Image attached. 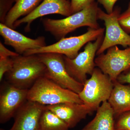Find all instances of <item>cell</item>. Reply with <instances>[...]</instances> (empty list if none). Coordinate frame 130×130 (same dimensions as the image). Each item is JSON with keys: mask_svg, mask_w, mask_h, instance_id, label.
Wrapping results in <instances>:
<instances>
[{"mask_svg": "<svg viewBox=\"0 0 130 130\" xmlns=\"http://www.w3.org/2000/svg\"><path fill=\"white\" fill-rule=\"evenodd\" d=\"M15 0H0V21L5 24L6 17L13 6Z\"/></svg>", "mask_w": 130, "mask_h": 130, "instance_id": "20", "label": "cell"}, {"mask_svg": "<svg viewBox=\"0 0 130 130\" xmlns=\"http://www.w3.org/2000/svg\"><path fill=\"white\" fill-rule=\"evenodd\" d=\"M105 28L95 29L88 28L86 32L77 36L63 38L57 42L36 49L28 50L23 55L43 53H56L64 55L70 59L76 58L81 48L89 42L95 41L104 34Z\"/></svg>", "mask_w": 130, "mask_h": 130, "instance_id": "4", "label": "cell"}, {"mask_svg": "<svg viewBox=\"0 0 130 130\" xmlns=\"http://www.w3.org/2000/svg\"><path fill=\"white\" fill-rule=\"evenodd\" d=\"M5 130L3 129H1V130Z\"/></svg>", "mask_w": 130, "mask_h": 130, "instance_id": "27", "label": "cell"}, {"mask_svg": "<svg viewBox=\"0 0 130 130\" xmlns=\"http://www.w3.org/2000/svg\"><path fill=\"white\" fill-rule=\"evenodd\" d=\"M43 1L16 0L15 4L8 13L4 24L9 28L14 29L13 25L19 18L30 13Z\"/></svg>", "mask_w": 130, "mask_h": 130, "instance_id": "17", "label": "cell"}, {"mask_svg": "<svg viewBox=\"0 0 130 130\" xmlns=\"http://www.w3.org/2000/svg\"><path fill=\"white\" fill-rule=\"evenodd\" d=\"M116 119L115 129L130 130V111L122 114Z\"/></svg>", "mask_w": 130, "mask_h": 130, "instance_id": "19", "label": "cell"}, {"mask_svg": "<svg viewBox=\"0 0 130 130\" xmlns=\"http://www.w3.org/2000/svg\"><path fill=\"white\" fill-rule=\"evenodd\" d=\"M117 81L120 83L128 84L130 85V71L120 74L118 77Z\"/></svg>", "mask_w": 130, "mask_h": 130, "instance_id": "26", "label": "cell"}, {"mask_svg": "<svg viewBox=\"0 0 130 130\" xmlns=\"http://www.w3.org/2000/svg\"><path fill=\"white\" fill-rule=\"evenodd\" d=\"M46 106L27 100L14 116L9 130H39L40 118Z\"/></svg>", "mask_w": 130, "mask_h": 130, "instance_id": "13", "label": "cell"}, {"mask_svg": "<svg viewBox=\"0 0 130 130\" xmlns=\"http://www.w3.org/2000/svg\"><path fill=\"white\" fill-rule=\"evenodd\" d=\"M69 129L66 123L46 106L40 118L39 130H68Z\"/></svg>", "mask_w": 130, "mask_h": 130, "instance_id": "18", "label": "cell"}, {"mask_svg": "<svg viewBox=\"0 0 130 130\" xmlns=\"http://www.w3.org/2000/svg\"><path fill=\"white\" fill-rule=\"evenodd\" d=\"M11 70L6 74L7 83L21 89H29L36 81L44 76L46 68L37 55L11 57Z\"/></svg>", "mask_w": 130, "mask_h": 130, "instance_id": "2", "label": "cell"}, {"mask_svg": "<svg viewBox=\"0 0 130 130\" xmlns=\"http://www.w3.org/2000/svg\"><path fill=\"white\" fill-rule=\"evenodd\" d=\"M118 20L123 30L128 34L130 33V2L127 9L120 14Z\"/></svg>", "mask_w": 130, "mask_h": 130, "instance_id": "21", "label": "cell"}, {"mask_svg": "<svg viewBox=\"0 0 130 130\" xmlns=\"http://www.w3.org/2000/svg\"><path fill=\"white\" fill-rule=\"evenodd\" d=\"M104 37L103 34L95 41L89 42L85 45L84 51L74 59H70L64 55L67 72L73 79L83 85L88 79L87 75H91L95 68V57Z\"/></svg>", "mask_w": 130, "mask_h": 130, "instance_id": "6", "label": "cell"}, {"mask_svg": "<svg viewBox=\"0 0 130 130\" xmlns=\"http://www.w3.org/2000/svg\"><path fill=\"white\" fill-rule=\"evenodd\" d=\"M103 6L107 13L110 14L113 12L114 6L118 0H97Z\"/></svg>", "mask_w": 130, "mask_h": 130, "instance_id": "24", "label": "cell"}, {"mask_svg": "<svg viewBox=\"0 0 130 130\" xmlns=\"http://www.w3.org/2000/svg\"><path fill=\"white\" fill-rule=\"evenodd\" d=\"M12 66L11 57L0 58V81H2L3 76L11 70Z\"/></svg>", "mask_w": 130, "mask_h": 130, "instance_id": "23", "label": "cell"}, {"mask_svg": "<svg viewBox=\"0 0 130 130\" xmlns=\"http://www.w3.org/2000/svg\"><path fill=\"white\" fill-rule=\"evenodd\" d=\"M28 90L19 88L8 83L3 86L0 94V122L6 123L27 101Z\"/></svg>", "mask_w": 130, "mask_h": 130, "instance_id": "10", "label": "cell"}, {"mask_svg": "<svg viewBox=\"0 0 130 130\" xmlns=\"http://www.w3.org/2000/svg\"><path fill=\"white\" fill-rule=\"evenodd\" d=\"M68 1H70V0H68Z\"/></svg>", "mask_w": 130, "mask_h": 130, "instance_id": "30", "label": "cell"}, {"mask_svg": "<svg viewBox=\"0 0 130 130\" xmlns=\"http://www.w3.org/2000/svg\"><path fill=\"white\" fill-rule=\"evenodd\" d=\"M108 102L113 110L115 119L130 111V85H125L118 81L113 82V88Z\"/></svg>", "mask_w": 130, "mask_h": 130, "instance_id": "15", "label": "cell"}, {"mask_svg": "<svg viewBox=\"0 0 130 130\" xmlns=\"http://www.w3.org/2000/svg\"><path fill=\"white\" fill-rule=\"evenodd\" d=\"M0 34L4 39L5 44L12 47L15 52L20 55H23L28 50L46 46L44 37L32 39L1 23Z\"/></svg>", "mask_w": 130, "mask_h": 130, "instance_id": "12", "label": "cell"}, {"mask_svg": "<svg viewBox=\"0 0 130 130\" xmlns=\"http://www.w3.org/2000/svg\"><path fill=\"white\" fill-rule=\"evenodd\" d=\"M16 1V0H15V1Z\"/></svg>", "mask_w": 130, "mask_h": 130, "instance_id": "29", "label": "cell"}, {"mask_svg": "<svg viewBox=\"0 0 130 130\" xmlns=\"http://www.w3.org/2000/svg\"><path fill=\"white\" fill-rule=\"evenodd\" d=\"M19 54L8 50L0 42V58H9L19 56Z\"/></svg>", "mask_w": 130, "mask_h": 130, "instance_id": "25", "label": "cell"}, {"mask_svg": "<svg viewBox=\"0 0 130 130\" xmlns=\"http://www.w3.org/2000/svg\"><path fill=\"white\" fill-rule=\"evenodd\" d=\"M95 117L81 130H115L114 113L108 101L96 109Z\"/></svg>", "mask_w": 130, "mask_h": 130, "instance_id": "16", "label": "cell"}, {"mask_svg": "<svg viewBox=\"0 0 130 130\" xmlns=\"http://www.w3.org/2000/svg\"><path fill=\"white\" fill-rule=\"evenodd\" d=\"M46 107L66 123L69 128H74L88 115L95 111L84 103H66Z\"/></svg>", "mask_w": 130, "mask_h": 130, "instance_id": "14", "label": "cell"}, {"mask_svg": "<svg viewBox=\"0 0 130 130\" xmlns=\"http://www.w3.org/2000/svg\"><path fill=\"white\" fill-rule=\"evenodd\" d=\"M59 14L68 17L71 15V2L68 0H43L36 8L28 15L19 19L13 25L14 29L26 24L25 30H30V26L38 18L51 14Z\"/></svg>", "mask_w": 130, "mask_h": 130, "instance_id": "11", "label": "cell"}, {"mask_svg": "<svg viewBox=\"0 0 130 130\" xmlns=\"http://www.w3.org/2000/svg\"><path fill=\"white\" fill-rule=\"evenodd\" d=\"M113 87V82L109 76L95 68L78 95L84 103L96 111L101 103L108 100Z\"/></svg>", "mask_w": 130, "mask_h": 130, "instance_id": "5", "label": "cell"}, {"mask_svg": "<svg viewBox=\"0 0 130 130\" xmlns=\"http://www.w3.org/2000/svg\"><path fill=\"white\" fill-rule=\"evenodd\" d=\"M27 100L44 106L72 103L83 104L78 94L64 88L46 77H41L28 90Z\"/></svg>", "mask_w": 130, "mask_h": 130, "instance_id": "3", "label": "cell"}, {"mask_svg": "<svg viewBox=\"0 0 130 130\" xmlns=\"http://www.w3.org/2000/svg\"><path fill=\"white\" fill-rule=\"evenodd\" d=\"M95 63L96 66L115 82L120 74L130 71V46L123 50L118 46L111 47L106 54L98 55Z\"/></svg>", "mask_w": 130, "mask_h": 130, "instance_id": "9", "label": "cell"}, {"mask_svg": "<svg viewBox=\"0 0 130 130\" xmlns=\"http://www.w3.org/2000/svg\"><path fill=\"white\" fill-rule=\"evenodd\" d=\"M94 1L95 0H71L72 14L81 11Z\"/></svg>", "mask_w": 130, "mask_h": 130, "instance_id": "22", "label": "cell"}, {"mask_svg": "<svg viewBox=\"0 0 130 130\" xmlns=\"http://www.w3.org/2000/svg\"><path fill=\"white\" fill-rule=\"evenodd\" d=\"M115 130H116V129H115Z\"/></svg>", "mask_w": 130, "mask_h": 130, "instance_id": "28", "label": "cell"}, {"mask_svg": "<svg viewBox=\"0 0 130 130\" xmlns=\"http://www.w3.org/2000/svg\"><path fill=\"white\" fill-rule=\"evenodd\" d=\"M99 8L97 3L94 1L81 11L65 18H44L42 23L45 31L60 40L80 27L88 26L95 29L100 28L98 22Z\"/></svg>", "mask_w": 130, "mask_h": 130, "instance_id": "1", "label": "cell"}, {"mask_svg": "<svg viewBox=\"0 0 130 130\" xmlns=\"http://www.w3.org/2000/svg\"><path fill=\"white\" fill-rule=\"evenodd\" d=\"M37 55L46 68L44 77L62 88L79 94L84 85L73 79L67 72L64 55L52 53Z\"/></svg>", "mask_w": 130, "mask_h": 130, "instance_id": "7", "label": "cell"}, {"mask_svg": "<svg viewBox=\"0 0 130 130\" xmlns=\"http://www.w3.org/2000/svg\"><path fill=\"white\" fill-rule=\"evenodd\" d=\"M121 14L120 8L116 7L111 13L108 14L99 8L98 12V19L104 21L106 27V34L101 45L96 55L103 53L108 49L118 45L124 47L130 46V35L121 27L119 21Z\"/></svg>", "mask_w": 130, "mask_h": 130, "instance_id": "8", "label": "cell"}]
</instances>
